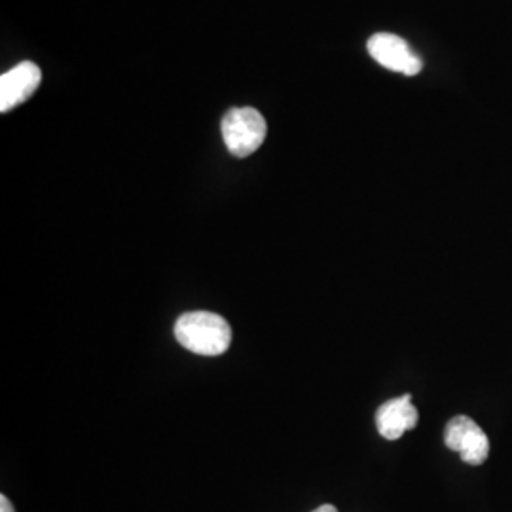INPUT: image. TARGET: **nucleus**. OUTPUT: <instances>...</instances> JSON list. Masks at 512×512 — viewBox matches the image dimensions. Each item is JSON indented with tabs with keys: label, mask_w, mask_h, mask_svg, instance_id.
Returning <instances> with one entry per match:
<instances>
[{
	"label": "nucleus",
	"mask_w": 512,
	"mask_h": 512,
	"mask_svg": "<svg viewBox=\"0 0 512 512\" xmlns=\"http://www.w3.org/2000/svg\"><path fill=\"white\" fill-rule=\"evenodd\" d=\"M420 420L418 408L412 404L410 395H403L382 404L376 412L378 433L387 440H397L406 431H412Z\"/></svg>",
	"instance_id": "6"
},
{
	"label": "nucleus",
	"mask_w": 512,
	"mask_h": 512,
	"mask_svg": "<svg viewBox=\"0 0 512 512\" xmlns=\"http://www.w3.org/2000/svg\"><path fill=\"white\" fill-rule=\"evenodd\" d=\"M42 82V73L38 65L31 61H23L12 71L0 76V110L16 109L18 105H23L27 99L33 97L37 92L38 86Z\"/></svg>",
	"instance_id": "5"
},
{
	"label": "nucleus",
	"mask_w": 512,
	"mask_h": 512,
	"mask_svg": "<svg viewBox=\"0 0 512 512\" xmlns=\"http://www.w3.org/2000/svg\"><path fill=\"white\" fill-rule=\"evenodd\" d=\"M366 48L370 57L389 71H395L404 76H414L423 69L420 55L414 54L408 42L401 37H395L389 33H378L368 40Z\"/></svg>",
	"instance_id": "4"
},
{
	"label": "nucleus",
	"mask_w": 512,
	"mask_h": 512,
	"mask_svg": "<svg viewBox=\"0 0 512 512\" xmlns=\"http://www.w3.org/2000/svg\"><path fill=\"white\" fill-rule=\"evenodd\" d=\"M444 442L458 452L467 465H482L490 456V440L484 429L469 416H456L448 421Z\"/></svg>",
	"instance_id": "3"
},
{
	"label": "nucleus",
	"mask_w": 512,
	"mask_h": 512,
	"mask_svg": "<svg viewBox=\"0 0 512 512\" xmlns=\"http://www.w3.org/2000/svg\"><path fill=\"white\" fill-rule=\"evenodd\" d=\"M175 338L184 349L196 355L217 357L230 348L232 329L217 313L190 311L177 319Z\"/></svg>",
	"instance_id": "1"
},
{
	"label": "nucleus",
	"mask_w": 512,
	"mask_h": 512,
	"mask_svg": "<svg viewBox=\"0 0 512 512\" xmlns=\"http://www.w3.org/2000/svg\"><path fill=\"white\" fill-rule=\"evenodd\" d=\"M0 512H16L12 501L6 495H0Z\"/></svg>",
	"instance_id": "7"
},
{
	"label": "nucleus",
	"mask_w": 512,
	"mask_h": 512,
	"mask_svg": "<svg viewBox=\"0 0 512 512\" xmlns=\"http://www.w3.org/2000/svg\"><path fill=\"white\" fill-rule=\"evenodd\" d=\"M268 135V124L264 116L251 107H241L226 112L222 118L224 145L236 158H247L255 154Z\"/></svg>",
	"instance_id": "2"
},
{
	"label": "nucleus",
	"mask_w": 512,
	"mask_h": 512,
	"mask_svg": "<svg viewBox=\"0 0 512 512\" xmlns=\"http://www.w3.org/2000/svg\"><path fill=\"white\" fill-rule=\"evenodd\" d=\"M313 512H338L336 511V507L334 505H323V507H319V509H315Z\"/></svg>",
	"instance_id": "8"
}]
</instances>
